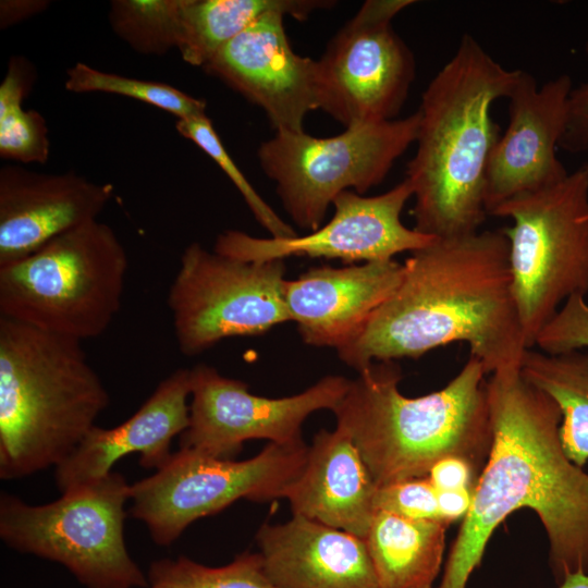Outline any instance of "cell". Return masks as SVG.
Here are the masks:
<instances>
[{
    "label": "cell",
    "instance_id": "1",
    "mask_svg": "<svg viewBox=\"0 0 588 588\" xmlns=\"http://www.w3.org/2000/svg\"><path fill=\"white\" fill-rule=\"evenodd\" d=\"M487 393L490 452L437 588H466L493 530L520 507L543 524L558 585L588 573V473L563 450L559 406L520 369L491 373Z\"/></svg>",
    "mask_w": 588,
    "mask_h": 588
},
{
    "label": "cell",
    "instance_id": "27",
    "mask_svg": "<svg viewBox=\"0 0 588 588\" xmlns=\"http://www.w3.org/2000/svg\"><path fill=\"white\" fill-rule=\"evenodd\" d=\"M64 87L72 93H107L131 97L172 113L177 120L206 114L207 103L204 99L189 96L173 86L103 72L82 62L66 71Z\"/></svg>",
    "mask_w": 588,
    "mask_h": 588
},
{
    "label": "cell",
    "instance_id": "28",
    "mask_svg": "<svg viewBox=\"0 0 588 588\" xmlns=\"http://www.w3.org/2000/svg\"><path fill=\"white\" fill-rule=\"evenodd\" d=\"M181 0H114L109 23L134 50L162 54L177 48Z\"/></svg>",
    "mask_w": 588,
    "mask_h": 588
},
{
    "label": "cell",
    "instance_id": "20",
    "mask_svg": "<svg viewBox=\"0 0 588 588\" xmlns=\"http://www.w3.org/2000/svg\"><path fill=\"white\" fill-rule=\"evenodd\" d=\"M256 542L277 588H380L365 540L347 531L292 515L262 524Z\"/></svg>",
    "mask_w": 588,
    "mask_h": 588
},
{
    "label": "cell",
    "instance_id": "21",
    "mask_svg": "<svg viewBox=\"0 0 588 588\" xmlns=\"http://www.w3.org/2000/svg\"><path fill=\"white\" fill-rule=\"evenodd\" d=\"M377 488L353 440L335 427L315 434L303 470L283 499L293 515L365 539L376 513Z\"/></svg>",
    "mask_w": 588,
    "mask_h": 588
},
{
    "label": "cell",
    "instance_id": "9",
    "mask_svg": "<svg viewBox=\"0 0 588 588\" xmlns=\"http://www.w3.org/2000/svg\"><path fill=\"white\" fill-rule=\"evenodd\" d=\"M419 121L417 110L403 119L356 123L329 137L275 132L260 144L257 158L291 220L310 233L341 193L364 195L383 182L416 142Z\"/></svg>",
    "mask_w": 588,
    "mask_h": 588
},
{
    "label": "cell",
    "instance_id": "29",
    "mask_svg": "<svg viewBox=\"0 0 588 588\" xmlns=\"http://www.w3.org/2000/svg\"><path fill=\"white\" fill-rule=\"evenodd\" d=\"M175 127L183 137L197 145L222 169L242 194L255 219L271 234V237L291 238L297 236L294 229L272 210L234 163L206 114L177 120Z\"/></svg>",
    "mask_w": 588,
    "mask_h": 588
},
{
    "label": "cell",
    "instance_id": "33",
    "mask_svg": "<svg viewBox=\"0 0 588 588\" xmlns=\"http://www.w3.org/2000/svg\"><path fill=\"white\" fill-rule=\"evenodd\" d=\"M477 467L461 457H446L438 462L427 478L437 490L475 489Z\"/></svg>",
    "mask_w": 588,
    "mask_h": 588
},
{
    "label": "cell",
    "instance_id": "10",
    "mask_svg": "<svg viewBox=\"0 0 588 588\" xmlns=\"http://www.w3.org/2000/svg\"><path fill=\"white\" fill-rule=\"evenodd\" d=\"M305 441L268 443L258 454L226 460L180 448L152 475L131 486L132 517L145 524L161 547L174 543L194 522L217 514L241 499H283L306 462Z\"/></svg>",
    "mask_w": 588,
    "mask_h": 588
},
{
    "label": "cell",
    "instance_id": "16",
    "mask_svg": "<svg viewBox=\"0 0 588 588\" xmlns=\"http://www.w3.org/2000/svg\"><path fill=\"white\" fill-rule=\"evenodd\" d=\"M572 88L567 74L538 88L534 76L519 70L507 96V128L488 161V215L513 197L551 186L568 175L556 157V147L566 128Z\"/></svg>",
    "mask_w": 588,
    "mask_h": 588
},
{
    "label": "cell",
    "instance_id": "6",
    "mask_svg": "<svg viewBox=\"0 0 588 588\" xmlns=\"http://www.w3.org/2000/svg\"><path fill=\"white\" fill-rule=\"evenodd\" d=\"M127 269L113 229L91 220L0 267V316L81 342L98 338L121 309Z\"/></svg>",
    "mask_w": 588,
    "mask_h": 588
},
{
    "label": "cell",
    "instance_id": "4",
    "mask_svg": "<svg viewBox=\"0 0 588 588\" xmlns=\"http://www.w3.org/2000/svg\"><path fill=\"white\" fill-rule=\"evenodd\" d=\"M487 375L469 355L444 388L408 397L399 389L400 366L373 363L351 379L332 411L335 427L353 440L377 487L426 478L446 457L479 469L492 442Z\"/></svg>",
    "mask_w": 588,
    "mask_h": 588
},
{
    "label": "cell",
    "instance_id": "25",
    "mask_svg": "<svg viewBox=\"0 0 588 588\" xmlns=\"http://www.w3.org/2000/svg\"><path fill=\"white\" fill-rule=\"evenodd\" d=\"M36 73L23 57H12L0 85V156L22 163H45L50 154L48 126L36 110L24 109Z\"/></svg>",
    "mask_w": 588,
    "mask_h": 588
},
{
    "label": "cell",
    "instance_id": "35",
    "mask_svg": "<svg viewBox=\"0 0 588 588\" xmlns=\"http://www.w3.org/2000/svg\"><path fill=\"white\" fill-rule=\"evenodd\" d=\"M50 2L47 0H1L0 26L7 28L44 12Z\"/></svg>",
    "mask_w": 588,
    "mask_h": 588
},
{
    "label": "cell",
    "instance_id": "15",
    "mask_svg": "<svg viewBox=\"0 0 588 588\" xmlns=\"http://www.w3.org/2000/svg\"><path fill=\"white\" fill-rule=\"evenodd\" d=\"M284 14H264L225 44L203 68L260 107L275 132H303L318 110L317 60L294 52Z\"/></svg>",
    "mask_w": 588,
    "mask_h": 588
},
{
    "label": "cell",
    "instance_id": "19",
    "mask_svg": "<svg viewBox=\"0 0 588 588\" xmlns=\"http://www.w3.org/2000/svg\"><path fill=\"white\" fill-rule=\"evenodd\" d=\"M191 369L180 368L159 382L150 396L125 421L95 426L54 468L57 489L98 479L112 471L122 457L138 453L145 469L157 470L171 457V443L189 424Z\"/></svg>",
    "mask_w": 588,
    "mask_h": 588
},
{
    "label": "cell",
    "instance_id": "18",
    "mask_svg": "<svg viewBox=\"0 0 588 588\" xmlns=\"http://www.w3.org/2000/svg\"><path fill=\"white\" fill-rule=\"evenodd\" d=\"M404 267L394 259L342 268L319 266L285 280L290 320L304 343L335 350L348 343L402 281Z\"/></svg>",
    "mask_w": 588,
    "mask_h": 588
},
{
    "label": "cell",
    "instance_id": "17",
    "mask_svg": "<svg viewBox=\"0 0 588 588\" xmlns=\"http://www.w3.org/2000/svg\"><path fill=\"white\" fill-rule=\"evenodd\" d=\"M111 183L75 172L40 173L20 166L0 170V267L33 254L52 238L97 220L111 200Z\"/></svg>",
    "mask_w": 588,
    "mask_h": 588
},
{
    "label": "cell",
    "instance_id": "36",
    "mask_svg": "<svg viewBox=\"0 0 588 588\" xmlns=\"http://www.w3.org/2000/svg\"><path fill=\"white\" fill-rule=\"evenodd\" d=\"M558 588H588V573L568 575Z\"/></svg>",
    "mask_w": 588,
    "mask_h": 588
},
{
    "label": "cell",
    "instance_id": "5",
    "mask_svg": "<svg viewBox=\"0 0 588 588\" xmlns=\"http://www.w3.org/2000/svg\"><path fill=\"white\" fill-rule=\"evenodd\" d=\"M82 342L0 316V478L59 466L110 396Z\"/></svg>",
    "mask_w": 588,
    "mask_h": 588
},
{
    "label": "cell",
    "instance_id": "14",
    "mask_svg": "<svg viewBox=\"0 0 588 588\" xmlns=\"http://www.w3.org/2000/svg\"><path fill=\"white\" fill-rule=\"evenodd\" d=\"M411 198L413 191L405 179L377 196L345 191L332 204V218L314 232L291 238H261L228 230L217 236L213 250L253 262L289 257L339 259L346 264L393 259L436 238L403 224L401 215Z\"/></svg>",
    "mask_w": 588,
    "mask_h": 588
},
{
    "label": "cell",
    "instance_id": "24",
    "mask_svg": "<svg viewBox=\"0 0 588 588\" xmlns=\"http://www.w3.org/2000/svg\"><path fill=\"white\" fill-rule=\"evenodd\" d=\"M522 376L548 394L562 414L560 439L566 456L581 467L588 461V354L551 355L528 348Z\"/></svg>",
    "mask_w": 588,
    "mask_h": 588
},
{
    "label": "cell",
    "instance_id": "32",
    "mask_svg": "<svg viewBox=\"0 0 588 588\" xmlns=\"http://www.w3.org/2000/svg\"><path fill=\"white\" fill-rule=\"evenodd\" d=\"M585 50L588 56V41ZM559 146L571 154L588 150V82L569 93L566 128Z\"/></svg>",
    "mask_w": 588,
    "mask_h": 588
},
{
    "label": "cell",
    "instance_id": "34",
    "mask_svg": "<svg viewBox=\"0 0 588 588\" xmlns=\"http://www.w3.org/2000/svg\"><path fill=\"white\" fill-rule=\"evenodd\" d=\"M440 519L450 524L466 516L473 500L474 490L467 488L437 490Z\"/></svg>",
    "mask_w": 588,
    "mask_h": 588
},
{
    "label": "cell",
    "instance_id": "3",
    "mask_svg": "<svg viewBox=\"0 0 588 588\" xmlns=\"http://www.w3.org/2000/svg\"><path fill=\"white\" fill-rule=\"evenodd\" d=\"M519 70H506L469 34L421 96L415 156L405 180L415 230L453 238L477 233L488 213L486 172L500 137L491 106L507 98Z\"/></svg>",
    "mask_w": 588,
    "mask_h": 588
},
{
    "label": "cell",
    "instance_id": "11",
    "mask_svg": "<svg viewBox=\"0 0 588 588\" xmlns=\"http://www.w3.org/2000/svg\"><path fill=\"white\" fill-rule=\"evenodd\" d=\"M284 260L244 261L191 243L168 292L175 340L185 356L220 341L260 335L290 320Z\"/></svg>",
    "mask_w": 588,
    "mask_h": 588
},
{
    "label": "cell",
    "instance_id": "12",
    "mask_svg": "<svg viewBox=\"0 0 588 588\" xmlns=\"http://www.w3.org/2000/svg\"><path fill=\"white\" fill-rule=\"evenodd\" d=\"M413 0H367L329 40L318 66V110L345 127L395 120L416 75L415 57L392 26Z\"/></svg>",
    "mask_w": 588,
    "mask_h": 588
},
{
    "label": "cell",
    "instance_id": "30",
    "mask_svg": "<svg viewBox=\"0 0 588 588\" xmlns=\"http://www.w3.org/2000/svg\"><path fill=\"white\" fill-rule=\"evenodd\" d=\"M585 295H573L565 301L538 334L535 345L539 351L564 354L588 347V303Z\"/></svg>",
    "mask_w": 588,
    "mask_h": 588
},
{
    "label": "cell",
    "instance_id": "8",
    "mask_svg": "<svg viewBox=\"0 0 588 588\" xmlns=\"http://www.w3.org/2000/svg\"><path fill=\"white\" fill-rule=\"evenodd\" d=\"M509 218L512 290L528 348L560 307L588 293V163L562 181L513 197L491 213Z\"/></svg>",
    "mask_w": 588,
    "mask_h": 588
},
{
    "label": "cell",
    "instance_id": "23",
    "mask_svg": "<svg viewBox=\"0 0 588 588\" xmlns=\"http://www.w3.org/2000/svg\"><path fill=\"white\" fill-rule=\"evenodd\" d=\"M334 4L330 0H181L176 49L186 63L204 68L266 13L278 11L302 22Z\"/></svg>",
    "mask_w": 588,
    "mask_h": 588
},
{
    "label": "cell",
    "instance_id": "13",
    "mask_svg": "<svg viewBox=\"0 0 588 588\" xmlns=\"http://www.w3.org/2000/svg\"><path fill=\"white\" fill-rule=\"evenodd\" d=\"M350 383L348 378L329 375L297 394L266 397L250 393L244 381L198 364L191 368L189 424L180 448L234 460L248 440L303 442L305 420L317 411L332 412Z\"/></svg>",
    "mask_w": 588,
    "mask_h": 588
},
{
    "label": "cell",
    "instance_id": "26",
    "mask_svg": "<svg viewBox=\"0 0 588 588\" xmlns=\"http://www.w3.org/2000/svg\"><path fill=\"white\" fill-rule=\"evenodd\" d=\"M145 588H277L266 576L259 552L244 551L221 566L187 556L159 559L147 572Z\"/></svg>",
    "mask_w": 588,
    "mask_h": 588
},
{
    "label": "cell",
    "instance_id": "22",
    "mask_svg": "<svg viewBox=\"0 0 588 588\" xmlns=\"http://www.w3.org/2000/svg\"><path fill=\"white\" fill-rule=\"evenodd\" d=\"M448 526L376 511L364 540L380 588H431L442 567Z\"/></svg>",
    "mask_w": 588,
    "mask_h": 588
},
{
    "label": "cell",
    "instance_id": "2",
    "mask_svg": "<svg viewBox=\"0 0 588 588\" xmlns=\"http://www.w3.org/2000/svg\"><path fill=\"white\" fill-rule=\"evenodd\" d=\"M391 296L335 350L357 372L373 363L418 358L464 342L488 375L520 369L528 348L512 290L502 229L434 238L411 253Z\"/></svg>",
    "mask_w": 588,
    "mask_h": 588
},
{
    "label": "cell",
    "instance_id": "7",
    "mask_svg": "<svg viewBox=\"0 0 588 588\" xmlns=\"http://www.w3.org/2000/svg\"><path fill=\"white\" fill-rule=\"evenodd\" d=\"M131 486L118 473L74 486L56 501L0 495V538L12 550L58 563L85 588H145L124 538Z\"/></svg>",
    "mask_w": 588,
    "mask_h": 588
},
{
    "label": "cell",
    "instance_id": "31",
    "mask_svg": "<svg viewBox=\"0 0 588 588\" xmlns=\"http://www.w3.org/2000/svg\"><path fill=\"white\" fill-rule=\"evenodd\" d=\"M375 507L413 519L441 520L438 491L427 477L378 487Z\"/></svg>",
    "mask_w": 588,
    "mask_h": 588
}]
</instances>
